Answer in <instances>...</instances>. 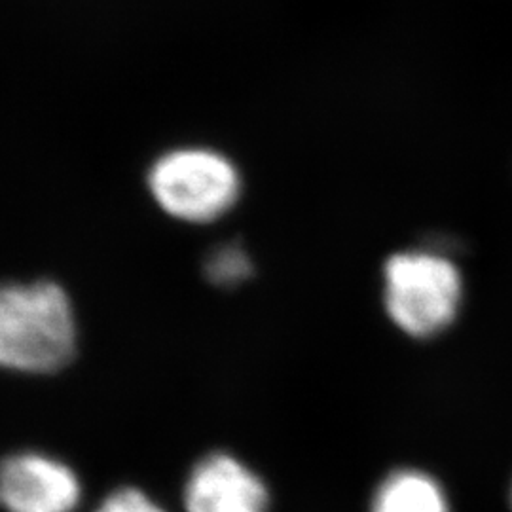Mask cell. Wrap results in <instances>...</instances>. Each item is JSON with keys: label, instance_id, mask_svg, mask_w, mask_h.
<instances>
[{"label": "cell", "instance_id": "1", "mask_svg": "<svg viewBox=\"0 0 512 512\" xmlns=\"http://www.w3.org/2000/svg\"><path fill=\"white\" fill-rule=\"evenodd\" d=\"M76 325L71 302L55 283L0 287V366L54 372L73 359Z\"/></svg>", "mask_w": 512, "mask_h": 512}, {"label": "cell", "instance_id": "2", "mask_svg": "<svg viewBox=\"0 0 512 512\" xmlns=\"http://www.w3.org/2000/svg\"><path fill=\"white\" fill-rule=\"evenodd\" d=\"M385 310L412 338H433L458 317L463 283L458 266L429 251H406L385 264Z\"/></svg>", "mask_w": 512, "mask_h": 512}, {"label": "cell", "instance_id": "3", "mask_svg": "<svg viewBox=\"0 0 512 512\" xmlns=\"http://www.w3.org/2000/svg\"><path fill=\"white\" fill-rule=\"evenodd\" d=\"M150 188L169 215L207 222L226 213L238 200L239 175L217 152L177 150L154 165Z\"/></svg>", "mask_w": 512, "mask_h": 512}, {"label": "cell", "instance_id": "4", "mask_svg": "<svg viewBox=\"0 0 512 512\" xmlns=\"http://www.w3.org/2000/svg\"><path fill=\"white\" fill-rule=\"evenodd\" d=\"M80 480L65 463L42 454H18L0 463V507L6 512H73Z\"/></svg>", "mask_w": 512, "mask_h": 512}, {"label": "cell", "instance_id": "5", "mask_svg": "<svg viewBox=\"0 0 512 512\" xmlns=\"http://www.w3.org/2000/svg\"><path fill=\"white\" fill-rule=\"evenodd\" d=\"M266 484L228 454L203 459L186 482L188 512H268Z\"/></svg>", "mask_w": 512, "mask_h": 512}, {"label": "cell", "instance_id": "6", "mask_svg": "<svg viewBox=\"0 0 512 512\" xmlns=\"http://www.w3.org/2000/svg\"><path fill=\"white\" fill-rule=\"evenodd\" d=\"M370 512H450L439 480L420 469H401L385 476Z\"/></svg>", "mask_w": 512, "mask_h": 512}, {"label": "cell", "instance_id": "7", "mask_svg": "<svg viewBox=\"0 0 512 512\" xmlns=\"http://www.w3.org/2000/svg\"><path fill=\"white\" fill-rule=\"evenodd\" d=\"M249 274V258L238 247L219 249L207 262V275L215 285H236Z\"/></svg>", "mask_w": 512, "mask_h": 512}, {"label": "cell", "instance_id": "8", "mask_svg": "<svg viewBox=\"0 0 512 512\" xmlns=\"http://www.w3.org/2000/svg\"><path fill=\"white\" fill-rule=\"evenodd\" d=\"M95 512H165L139 490H118L109 495Z\"/></svg>", "mask_w": 512, "mask_h": 512}, {"label": "cell", "instance_id": "9", "mask_svg": "<svg viewBox=\"0 0 512 512\" xmlns=\"http://www.w3.org/2000/svg\"><path fill=\"white\" fill-rule=\"evenodd\" d=\"M511 505H512V486H511Z\"/></svg>", "mask_w": 512, "mask_h": 512}]
</instances>
